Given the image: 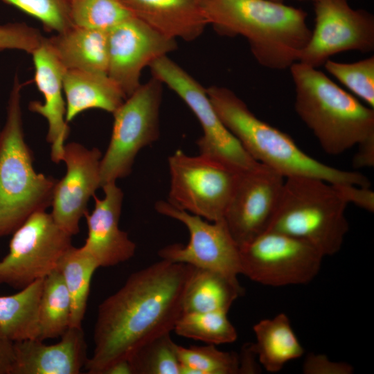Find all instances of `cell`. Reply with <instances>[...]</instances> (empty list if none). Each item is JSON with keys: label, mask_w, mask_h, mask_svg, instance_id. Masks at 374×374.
Wrapping results in <instances>:
<instances>
[{"label": "cell", "mask_w": 374, "mask_h": 374, "mask_svg": "<svg viewBox=\"0 0 374 374\" xmlns=\"http://www.w3.org/2000/svg\"><path fill=\"white\" fill-rule=\"evenodd\" d=\"M170 191L173 206L209 222L224 219L239 175L210 157L189 156L177 150L168 158Z\"/></svg>", "instance_id": "8"}, {"label": "cell", "mask_w": 374, "mask_h": 374, "mask_svg": "<svg viewBox=\"0 0 374 374\" xmlns=\"http://www.w3.org/2000/svg\"><path fill=\"white\" fill-rule=\"evenodd\" d=\"M253 330L256 338L253 347L258 360L269 372H278L287 362L303 354V348L284 313L258 321Z\"/></svg>", "instance_id": "24"}, {"label": "cell", "mask_w": 374, "mask_h": 374, "mask_svg": "<svg viewBox=\"0 0 374 374\" xmlns=\"http://www.w3.org/2000/svg\"><path fill=\"white\" fill-rule=\"evenodd\" d=\"M220 118L248 154L284 177H316L332 184L371 186L357 171L338 169L311 157L287 134L258 118L233 91L222 86L206 88Z\"/></svg>", "instance_id": "3"}, {"label": "cell", "mask_w": 374, "mask_h": 374, "mask_svg": "<svg viewBox=\"0 0 374 374\" xmlns=\"http://www.w3.org/2000/svg\"><path fill=\"white\" fill-rule=\"evenodd\" d=\"M192 265L161 259L132 273L98 306L94 350L84 368L103 374L112 364L128 360L143 345L173 330L183 314V298Z\"/></svg>", "instance_id": "1"}, {"label": "cell", "mask_w": 374, "mask_h": 374, "mask_svg": "<svg viewBox=\"0 0 374 374\" xmlns=\"http://www.w3.org/2000/svg\"><path fill=\"white\" fill-rule=\"evenodd\" d=\"M152 77L166 84L188 106L203 131L197 141L199 154L221 162L238 172L256 167L253 159L224 125L208 96L206 89L168 55L149 66Z\"/></svg>", "instance_id": "9"}, {"label": "cell", "mask_w": 374, "mask_h": 374, "mask_svg": "<svg viewBox=\"0 0 374 374\" xmlns=\"http://www.w3.org/2000/svg\"><path fill=\"white\" fill-rule=\"evenodd\" d=\"M285 178L262 163L240 173L224 216L239 247L267 231L280 201Z\"/></svg>", "instance_id": "14"}, {"label": "cell", "mask_w": 374, "mask_h": 374, "mask_svg": "<svg viewBox=\"0 0 374 374\" xmlns=\"http://www.w3.org/2000/svg\"><path fill=\"white\" fill-rule=\"evenodd\" d=\"M314 27L299 62L318 68L336 54L374 50V17L348 0H314Z\"/></svg>", "instance_id": "12"}, {"label": "cell", "mask_w": 374, "mask_h": 374, "mask_svg": "<svg viewBox=\"0 0 374 374\" xmlns=\"http://www.w3.org/2000/svg\"><path fill=\"white\" fill-rule=\"evenodd\" d=\"M71 237L51 213H34L13 232L9 251L0 261V284L22 289L44 278L72 247Z\"/></svg>", "instance_id": "10"}, {"label": "cell", "mask_w": 374, "mask_h": 374, "mask_svg": "<svg viewBox=\"0 0 374 374\" xmlns=\"http://www.w3.org/2000/svg\"><path fill=\"white\" fill-rule=\"evenodd\" d=\"M326 71L350 91L374 108V56L345 63L328 60L323 64Z\"/></svg>", "instance_id": "32"}, {"label": "cell", "mask_w": 374, "mask_h": 374, "mask_svg": "<svg viewBox=\"0 0 374 374\" xmlns=\"http://www.w3.org/2000/svg\"><path fill=\"white\" fill-rule=\"evenodd\" d=\"M162 86L152 77L113 113L110 141L100 160V187L128 176L139 151L158 139Z\"/></svg>", "instance_id": "7"}, {"label": "cell", "mask_w": 374, "mask_h": 374, "mask_svg": "<svg viewBox=\"0 0 374 374\" xmlns=\"http://www.w3.org/2000/svg\"><path fill=\"white\" fill-rule=\"evenodd\" d=\"M21 89L15 75L0 131V237L13 233L34 213L46 211L57 182L34 169L23 130Z\"/></svg>", "instance_id": "5"}, {"label": "cell", "mask_w": 374, "mask_h": 374, "mask_svg": "<svg viewBox=\"0 0 374 374\" xmlns=\"http://www.w3.org/2000/svg\"><path fill=\"white\" fill-rule=\"evenodd\" d=\"M63 91L67 123L90 109L113 114L126 99L116 83L103 72L66 70Z\"/></svg>", "instance_id": "21"}, {"label": "cell", "mask_w": 374, "mask_h": 374, "mask_svg": "<svg viewBox=\"0 0 374 374\" xmlns=\"http://www.w3.org/2000/svg\"><path fill=\"white\" fill-rule=\"evenodd\" d=\"M71 303L62 275L56 269L44 278L39 304V339L61 337L70 327Z\"/></svg>", "instance_id": "27"}, {"label": "cell", "mask_w": 374, "mask_h": 374, "mask_svg": "<svg viewBox=\"0 0 374 374\" xmlns=\"http://www.w3.org/2000/svg\"><path fill=\"white\" fill-rule=\"evenodd\" d=\"M73 26L109 31L133 16L121 0H69Z\"/></svg>", "instance_id": "30"}, {"label": "cell", "mask_w": 374, "mask_h": 374, "mask_svg": "<svg viewBox=\"0 0 374 374\" xmlns=\"http://www.w3.org/2000/svg\"><path fill=\"white\" fill-rule=\"evenodd\" d=\"M357 151L353 158L355 168H371L374 166V136L358 144Z\"/></svg>", "instance_id": "38"}, {"label": "cell", "mask_w": 374, "mask_h": 374, "mask_svg": "<svg viewBox=\"0 0 374 374\" xmlns=\"http://www.w3.org/2000/svg\"><path fill=\"white\" fill-rule=\"evenodd\" d=\"M46 39L66 70L107 73L108 31L72 26Z\"/></svg>", "instance_id": "22"}, {"label": "cell", "mask_w": 374, "mask_h": 374, "mask_svg": "<svg viewBox=\"0 0 374 374\" xmlns=\"http://www.w3.org/2000/svg\"><path fill=\"white\" fill-rule=\"evenodd\" d=\"M242 293L236 276L194 267L183 298V313L228 312Z\"/></svg>", "instance_id": "23"}, {"label": "cell", "mask_w": 374, "mask_h": 374, "mask_svg": "<svg viewBox=\"0 0 374 374\" xmlns=\"http://www.w3.org/2000/svg\"><path fill=\"white\" fill-rule=\"evenodd\" d=\"M105 196L93 195L94 209L84 217L88 235L81 248L91 256L98 267H112L134 256L136 244L119 228L123 193L116 181L102 186Z\"/></svg>", "instance_id": "17"}, {"label": "cell", "mask_w": 374, "mask_h": 374, "mask_svg": "<svg viewBox=\"0 0 374 374\" xmlns=\"http://www.w3.org/2000/svg\"><path fill=\"white\" fill-rule=\"evenodd\" d=\"M12 374H78L84 367L87 344L80 328H69L54 344L39 339L14 342Z\"/></svg>", "instance_id": "19"}, {"label": "cell", "mask_w": 374, "mask_h": 374, "mask_svg": "<svg viewBox=\"0 0 374 374\" xmlns=\"http://www.w3.org/2000/svg\"><path fill=\"white\" fill-rule=\"evenodd\" d=\"M173 330L181 337L206 344H230L238 338L227 312L222 311L183 313Z\"/></svg>", "instance_id": "28"}, {"label": "cell", "mask_w": 374, "mask_h": 374, "mask_svg": "<svg viewBox=\"0 0 374 374\" xmlns=\"http://www.w3.org/2000/svg\"><path fill=\"white\" fill-rule=\"evenodd\" d=\"M333 185L347 204L352 203L370 213L374 211V192L370 186H359L349 184Z\"/></svg>", "instance_id": "36"}, {"label": "cell", "mask_w": 374, "mask_h": 374, "mask_svg": "<svg viewBox=\"0 0 374 374\" xmlns=\"http://www.w3.org/2000/svg\"><path fill=\"white\" fill-rule=\"evenodd\" d=\"M238 373H256L259 371L257 364V354L254 350L253 344H247L243 346L239 357Z\"/></svg>", "instance_id": "39"}, {"label": "cell", "mask_w": 374, "mask_h": 374, "mask_svg": "<svg viewBox=\"0 0 374 374\" xmlns=\"http://www.w3.org/2000/svg\"><path fill=\"white\" fill-rule=\"evenodd\" d=\"M353 367L344 362L331 361L323 354H308L303 364L305 374H351Z\"/></svg>", "instance_id": "35"}, {"label": "cell", "mask_w": 374, "mask_h": 374, "mask_svg": "<svg viewBox=\"0 0 374 374\" xmlns=\"http://www.w3.org/2000/svg\"><path fill=\"white\" fill-rule=\"evenodd\" d=\"M43 281L37 280L16 294L0 296V328L14 342L39 338Z\"/></svg>", "instance_id": "25"}, {"label": "cell", "mask_w": 374, "mask_h": 374, "mask_svg": "<svg viewBox=\"0 0 374 374\" xmlns=\"http://www.w3.org/2000/svg\"><path fill=\"white\" fill-rule=\"evenodd\" d=\"M272 1L283 2V0H272Z\"/></svg>", "instance_id": "41"}, {"label": "cell", "mask_w": 374, "mask_h": 374, "mask_svg": "<svg viewBox=\"0 0 374 374\" xmlns=\"http://www.w3.org/2000/svg\"><path fill=\"white\" fill-rule=\"evenodd\" d=\"M202 12L222 36L245 37L262 66L283 70L299 62L311 36L307 12L272 0H202Z\"/></svg>", "instance_id": "2"}, {"label": "cell", "mask_w": 374, "mask_h": 374, "mask_svg": "<svg viewBox=\"0 0 374 374\" xmlns=\"http://www.w3.org/2000/svg\"><path fill=\"white\" fill-rule=\"evenodd\" d=\"M14 361V341L0 328V374H12Z\"/></svg>", "instance_id": "37"}, {"label": "cell", "mask_w": 374, "mask_h": 374, "mask_svg": "<svg viewBox=\"0 0 374 374\" xmlns=\"http://www.w3.org/2000/svg\"><path fill=\"white\" fill-rule=\"evenodd\" d=\"M239 251L241 274L274 287L309 283L324 257L308 242L274 231L264 232Z\"/></svg>", "instance_id": "11"}, {"label": "cell", "mask_w": 374, "mask_h": 374, "mask_svg": "<svg viewBox=\"0 0 374 374\" xmlns=\"http://www.w3.org/2000/svg\"><path fill=\"white\" fill-rule=\"evenodd\" d=\"M46 37L26 23L0 24V51L18 50L32 54Z\"/></svg>", "instance_id": "34"}, {"label": "cell", "mask_w": 374, "mask_h": 374, "mask_svg": "<svg viewBox=\"0 0 374 374\" xmlns=\"http://www.w3.org/2000/svg\"><path fill=\"white\" fill-rule=\"evenodd\" d=\"M134 16L161 34L187 42L208 25L202 0H121Z\"/></svg>", "instance_id": "20"}, {"label": "cell", "mask_w": 374, "mask_h": 374, "mask_svg": "<svg viewBox=\"0 0 374 374\" xmlns=\"http://www.w3.org/2000/svg\"><path fill=\"white\" fill-rule=\"evenodd\" d=\"M295 87L294 109L328 154H340L374 136V108L301 62L290 67Z\"/></svg>", "instance_id": "4"}, {"label": "cell", "mask_w": 374, "mask_h": 374, "mask_svg": "<svg viewBox=\"0 0 374 374\" xmlns=\"http://www.w3.org/2000/svg\"><path fill=\"white\" fill-rule=\"evenodd\" d=\"M99 267L81 247H71L62 258L57 269L61 272L71 303V328L82 327L91 278ZM69 327V328H70Z\"/></svg>", "instance_id": "26"}, {"label": "cell", "mask_w": 374, "mask_h": 374, "mask_svg": "<svg viewBox=\"0 0 374 374\" xmlns=\"http://www.w3.org/2000/svg\"><path fill=\"white\" fill-rule=\"evenodd\" d=\"M128 360L133 374H181L177 344L172 339L170 332L143 345Z\"/></svg>", "instance_id": "29"}, {"label": "cell", "mask_w": 374, "mask_h": 374, "mask_svg": "<svg viewBox=\"0 0 374 374\" xmlns=\"http://www.w3.org/2000/svg\"><path fill=\"white\" fill-rule=\"evenodd\" d=\"M177 47L175 39L133 15L108 31L107 75L127 98L141 84L142 70Z\"/></svg>", "instance_id": "15"}, {"label": "cell", "mask_w": 374, "mask_h": 374, "mask_svg": "<svg viewBox=\"0 0 374 374\" xmlns=\"http://www.w3.org/2000/svg\"><path fill=\"white\" fill-rule=\"evenodd\" d=\"M181 374H238V355L217 349L215 345H177Z\"/></svg>", "instance_id": "31"}, {"label": "cell", "mask_w": 374, "mask_h": 374, "mask_svg": "<svg viewBox=\"0 0 374 374\" xmlns=\"http://www.w3.org/2000/svg\"><path fill=\"white\" fill-rule=\"evenodd\" d=\"M35 66L34 80L44 96L42 103L30 102V111L42 116L48 123L46 141L51 144V159L62 161L65 141L70 128L66 121V102L64 100L63 78L66 69L50 46L46 37L32 54Z\"/></svg>", "instance_id": "18"}, {"label": "cell", "mask_w": 374, "mask_h": 374, "mask_svg": "<svg viewBox=\"0 0 374 374\" xmlns=\"http://www.w3.org/2000/svg\"><path fill=\"white\" fill-rule=\"evenodd\" d=\"M161 215L182 222L190 234L186 245L172 244L159 251L161 259L194 267L214 270L238 276L241 274L239 247L224 219L209 222L171 205L168 201L155 204Z\"/></svg>", "instance_id": "13"}, {"label": "cell", "mask_w": 374, "mask_h": 374, "mask_svg": "<svg viewBox=\"0 0 374 374\" xmlns=\"http://www.w3.org/2000/svg\"><path fill=\"white\" fill-rule=\"evenodd\" d=\"M103 374H133V372L129 360H121L108 366Z\"/></svg>", "instance_id": "40"}, {"label": "cell", "mask_w": 374, "mask_h": 374, "mask_svg": "<svg viewBox=\"0 0 374 374\" xmlns=\"http://www.w3.org/2000/svg\"><path fill=\"white\" fill-rule=\"evenodd\" d=\"M1 131V130H0Z\"/></svg>", "instance_id": "43"}, {"label": "cell", "mask_w": 374, "mask_h": 374, "mask_svg": "<svg viewBox=\"0 0 374 374\" xmlns=\"http://www.w3.org/2000/svg\"><path fill=\"white\" fill-rule=\"evenodd\" d=\"M299 1H305V0H299ZM312 1H314V0H312Z\"/></svg>", "instance_id": "42"}, {"label": "cell", "mask_w": 374, "mask_h": 374, "mask_svg": "<svg viewBox=\"0 0 374 374\" xmlns=\"http://www.w3.org/2000/svg\"><path fill=\"white\" fill-rule=\"evenodd\" d=\"M101 158L96 148L88 149L76 142L64 145L62 161L66 172L55 184L51 215L71 235L79 232V222L87 212L88 202L100 187Z\"/></svg>", "instance_id": "16"}, {"label": "cell", "mask_w": 374, "mask_h": 374, "mask_svg": "<svg viewBox=\"0 0 374 374\" xmlns=\"http://www.w3.org/2000/svg\"><path fill=\"white\" fill-rule=\"evenodd\" d=\"M347 203L334 185L303 176L285 178L280 201L267 231L302 240L324 256L337 253L349 224Z\"/></svg>", "instance_id": "6"}, {"label": "cell", "mask_w": 374, "mask_h": 374, "mask_svg": "<svg viewBox=\"0 0 374 374\" xmlns=\"http://www.w3.org/2000/svg\"><path fill=\"white\" fill-rule=\"evenodd\" d=\"M39 20L49 32L62 33L73 26L69 0H0Z\"/></svg>", "instance_id": "33"}]
</instances>
